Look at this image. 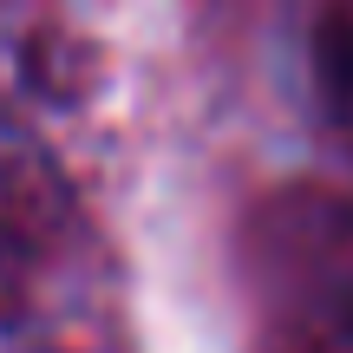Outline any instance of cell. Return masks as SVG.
<instances>
[{
    "mask_svg": "<svg viewBox=\"0 0 353 353\" xmlns=\"http://www.w3.org/2000/svg\"><path fill=\"white\" fill-rule=\"evenodd\" d=\"M321 85L353 125V0H334V13L321 20Z\"/></svg>",
    "mask_w": 353,
    "mask_h": 353,
    "instance_id": "cell-1",
    "label": "cell"
}]
</instances>
